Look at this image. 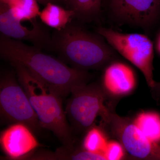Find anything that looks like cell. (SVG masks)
<instances>
[{
    "instance_id": "cell-1",
    "label": "cell",
    "mask_w": 160,
    "mask_h": 160,
    "mask_svg": "<svg viewBox=\"0 0 160 160\" xmlns=\"http://www.w3.org/2000/svg\"><path fill=\"white\" fill-rule=\"evenodd\" d=\"M0 56L12 64L23 66L35 78L62 98L77 86L88 84V71L69 66L60 59L45 54L35 46L1 34Z\"/></svg>"
},
{
    "instance_id": "cell-2",
    "label": "cell",
    "mask_w": 160,
    "mask_h": 160,
    "mask_svg": "<svg viewBox=\"0 0 160 160\" xmlns=\"http://www.w3.org/2000/svg\"><path fill=\"white\" fill-rule=\"evenodd\" d=\"M102 38L71 22L64 29L54 30L50 48L71 67L84 71L99 70L118 59L114 49Z\"/></svg>"
},
{
    "instance_id": "cell-3",
    "label": "cell",
    "mask_w": 160,
    "mask_h": 160,
    "mask_svg": "<svg viewBox=\"0 0 160 160\" xmlns=\"http://www.w3.org/2000/svg\"><path fill=\"white\" fill-rule=\"evenodd\" d=\"M11 64L15 69L18 81L29 98L41 127L52 132L63 146L74 147L72 132L63 108L62 98L25 67Z\"/></svg>"
},
{
    "instance_id": "cell-4",
    "label": "cell",
    "mask_w": 160,
    "mask_h": 160,
    "mask_svg": "<svg viewBox=\"0 0 160 160\" xmlns=\"http://www.w3.org/2000/svg\"><path fill=\"white\" fill-rule=\"evenodd\" d=\"M102 129L123 146L134 159L160 160V144L149 140L135 124L133 120L121 117L106 106L101 116Z\"/></svg>"
},
{
    "instance_id": "cell-5",
    "label": "cell",
    "mask_w": 160,
    "mask_h": 160,
    "mask_svg": "<svg viewBox=\"0 0 160 160\" xmlns=\"http://www.w3.org/2000/svg\"><path fill=\"white\" fill-rule=\"evenodd\" d=\"M97 32L115 51L139 69L153 90L157 82L153 78V45L149 37L140 33H122L105 27L98 28Z\"/></svg>"
},
{
    "instance_id": "cell-6",
    "label": "cell",
    "mask_w": 160,
    "mask_h": 160,
    "mask_svg": "<svg viewBox=\"0 0 160 160\" xmlns=\"http://www.w3.org/2000/svg\"><path fill=\"white\" fill-rule=\"evenodd\" d=\"M70 94L65 112L72 132H86L106 108L107 97L101 84L96 83L77 86Z\"/></svg>"
},
{
    "instance_id": "cell-7",
    "label": "cell",
    "mask_w": 160,
    "mask_h": 160,
    "mask_svg": "<svg viewBox=\"0 0 160 160\" xmlns=\"http://www.w3.org/2000/svg\"><path fill=\"white\" fill-rule=\"evenodd\" d=\"M0 107L1 116L8 122L24 124L33 132L42 128L26 92L11 73L1 76Z\"/></svg>"
},
{
    "instance_id": "cell-8",
    "label": "cell",
    "mask_w": 160,
    "mask_h": 160,
    "mask_svg": "<svg viewBox=\"0 0 160 160\" xmlns=\"http://www.w3.org/2000/svg\"><path fill=\"white\" fill-rule=\"evenodd\" d=\"M112 15L124 24L148 28L160 14V0H111Z\"/></svg>"
},
{
    "instance_id": "cell-9",
    "label": "cell",
    "mask_w": 160,
    "mask_h": 160,
    "mask_svg": "<svg viewBox=\"0 0 160 160\" xmlns=\"http://www.w3.org/2000/svg\"><path fill=\"white\" fill-rule=\"evenodd\" d=\"M30 22L32 25L31 28L23 26L22 22L13 18L8 6L5 3L1 2V34L19 41H28L41 50L45 47H50L51 37L49 32L37 21L36 19Z\"/></svg>"
},
{
    "instance_id": "cell-10",
    "label": "cell",
    "mask_w": 160,
    "mask_h": 160,
    "mask_svg": "<svg viewBox=\"0 0 160 160\" xmlns=\"http://www.w3.org/2000/svg\"><path fill=\"white\" fill-rule=\"evenodd\" d=\"M137 82L136 74L131 66L117 59L104 68L100 84L107 98L117 99L132 93Z\"/></svg>"
},
{
    "instance_id": "cell-11",
    "label": "cell",
    "mask_w": 160,
    "mask_h": 160,
    "mask_svg": "<svg viewBox=\"0 0 160 160\" xmlns=\"http://www.w3.org/2000/svg\"><path fill=\"white\" fill-rule=\"evenodd\" d=\"M32 132L21 123H14L2 131L0 142L8 158L22 159L39 146Z\"/></svg>"
},
{
    "instance_id": "cell-12",
    "label": "cell",
    "mask_w": 160,
    "mask_h": 160,
    "mask_svg": "<svg viewBox=\"0 0 160 160\" xmlns=\"http://www.w3.org/2000/svg\"><path fill=\"white\" fill-rule=\"evenodd\" d=\"M106 160L105 155L85 150L83 148H70L63 146L55 152L42 151L26 157L23 160Z\"/></svg>"
},
{
    "instance_id": "cell-13",
    "label": "cell",
    "mask_w": 160,
    "mask_h": 160,
    "mask_svg": "<svg viewBox=\"0 0 160 160\" xmlns=\"http://www.w3.org/2000/svg\"><path fill=\"white\" fill-rule=\"evenodd\" d=\"M40 19L44 24L55 30L64 29L72 18H75L74 12L71 9H66L54 3H49L40 12Z\"/></svg>"
},
{
    "instance_id": "cell-14",
    "label": "cell",
    "mask_w": 160,
    "mask_h": 160,
    "mask_svg": "<svg viewBox=\"0 0 160 160\" xmlns=\"http://www.w3.org/2000/svg\"><path fill=\"white\" fill-rule=\"evenodd\" d=\"M6 4L13 18L21 22L31 21L39 16L37 0H1Z\"/></svg>"
},
{
    "instance_id": "cell-15",
    "label": "cell",
    "mask_w": 160,
    "mask_h": 160,
    "mask_svg": "<svg viewBox=\"0 0 160 160\" xmlns=\"http://www.w3.org/2000/svg\"><path fill=\"white\" fill-rule=\"evenodd\" d=\"M135 124L149 140L160 144V114L153 111L140 112L133 119Z\"/></svg>"
},
{
    "instance_id": "cell-16",
    "label": "cell",
    "mask_w": 160,
    "mask_h": 160,
    "mask_svg": "<svg viewBox=\"0 0 160 160\" xmlns=\"http://www.w3.org/2000/svg\"><path fill=\"white\" fill-rule=\"evenodd\" d=\"M102 0H69L70 9L75 18L84 22H90L98 17Z\"/></svg>"
},
{
    "instance_id": "cell-17",
    "label": "cell",
    "mask_w": 160,
    "mask_h": 160,
    "mask_svg": "<svg viewBox=\"0 0 160 160\" xmlns=\"http://www.w3.org/2000/svg\"><path fill=\"white\" fill-rule=\"evenodd\" d=\"M108 142L103 129L93 126L86 132L83 139L82 148L90 152L104 154Z\"/></svg>"
},
{
    "instance_id": "cell-18",
    "label": "cell",
    "mask_w": 160,
    "mask_h": 160,
    "mask_svg": "<svg viewBox=\"0 0 160 160\" xmlns=\"http://www.w3.org/2000/svg\"><path fill=\"white\" fill-rule=\"evenodd\" d=\"M103 153L106 160H120L125 158L126 152L118 141L111 140L108 141Z\"/></svg>"
},
{
    "instance_id": "cell-19",
    "label": "cell",
    "mask_w": 160,
    "mask_h": 160,
    "mask_svg": "<svg viewBox=\"0 0 160 160\" xmlns=\"http://www.w3.org/2000/svg\"><path fill=\"white\" fill-rule=\"evenodd\" d=\"M57 0H37L38 3H40V4H42V5H47L48 3L51 2V3H55Z\"/></svg>"
},
{
    "instance_id": "cell-20",
    "label": "cell",
    "mask_w": 160,
    "mask_h": 160,
    "mask_svg": "<svg viewBox=\"0 0 160 160\" xmlns=\"http://www.w3.org/2000/svg\"><path fill=\"white\" fill-rule=\"evenodd\" d=\"M157 49L158 53L160 55V33L158 36L156 43Z\"/></svg>"
},
{
    "instance_id": "cell-21",
    "label": "cell",
    "mask_w": 160,
    "mask_h": 160,
    "mask_svg": "<svg viewBox=\"0 0 160 160\" xmlns=\"http://www.w3.org/2000/svg\"><path fill=\"white\" fill-rule=\"evenodd\" d=\"M153 91L160 94V83L157 82V86Z\"/></svg>"
}]
</instances>
